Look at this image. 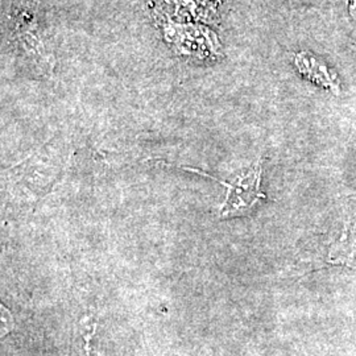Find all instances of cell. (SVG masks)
<instances>
[{
  "instance_id": "3957f363",
  "label": "cell",
  "mask_w": 356,
  "mask_h": 356,
  "mask_svg": "<svg viewBox=\"0 0 356 356\" xmlns=\"http://www.w3.org/2000/svg\"><path fill=\"white\" fill-rule=\"evenodd\" d=\"M156 13L164 16L165 22L179 23L207 19L210 13L209 0H154Z\"/></svg>"
},
{
  "instance_id": "6da1fadb",
  "label": "cell",
  "mask_w": 356,
  "mask_h": 356,
  "mask_svg": "<svg viewBox=\"0 0 356 356\" xmlns=\"http://www.w3.org/2000/svg\"><path fill=\"white\" fill-rule=\"evenodd\" d=\"M163 35L173 51L182 57L207 61L219 54L218 38L207 26L165 22Z\"/></svg>"
},
{
  "instance_id": "7a4b0ae2",
  "label": "cell",
  "mask_w": 356,
  "mask_h": 356,
  "mask_svg": "<svg viewBox=\"0 0 356 356\" xmlns=\"http://www.w3.org/2000/svg\"><path fill=\"white\" fill-rule=\"evenodd\" d=\"M184 169L198 173L204 177L211 178L213 181H216L218 184L223 185L227 189L226 200L219 207V218L220 219L247 214L254 209L256 204H259L261 200L266 198V195L260 189V186H261V163H257L254 169L250 170L248 173L239 176L235 179L234 184L225 182L222 179H216V177L204 173L200 169H193V168H184Z\"/></svg>"
}]
</instances>
